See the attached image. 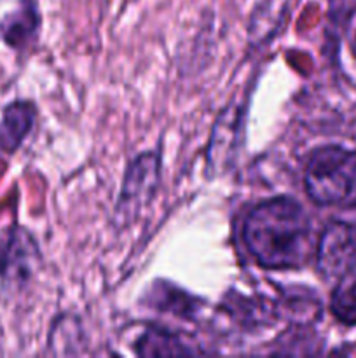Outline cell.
Listing matches in <instances>:
<instances>
[{
    "label": "cell",
    "instance_id": "5b68a950",
    "mask_svg": "<svg viewBox=\"0 0 356 358\" xmlns=\"http://www.w3.org/2000/svg\"><path fill=\"white\" fill-rule=\"evenodd\" d=\"M40 250L27 229L13 227L0 247V280L9 290H21L37 273Z\"/></svg>",
    "mask_w": 356,
    "mask_h": 358
},
{
    "label": "cell",
    "instance_id": "3957f363",
    "mask_svg": "<svg viewBox=\"0 0 356 358\" xmlns=\"http://www.w3.org/2000/svg\"><path fill=\"white\" fill-rule=\"evenodd\" d=\"M161 182L159 152H143L129 163L122 178L121 194L115 206V222L126 227L138 217L156 196Z\"/></svg>",
    "mask_w": 356,
    "mask_h": 358
},
{
    "label": "cell",
    "instance_id": "9c48e42d",
    "mask_svg": "<svg viewBox=\"0 0 356 358\" xmlns=\"http://www.w3.org/2000/svg\"><path fill=\"white\" fill-rule=\"evenodd\" d=\"M87 339L82 324L73 315H61L54 322L49 338V348L54 355H82L86 353Z\"/></svg>",
    "mask_w": 356,
    "mask_h": 358
},
{
    "label": "cell",
    "instance_id": "6da1fadb",
    "mask_svg": "<svg viewBox=\"0 0 356 358\" xmlns=\"http://www.w3.org/2000/svg\"><path fill=\"white\" fill-rule=\"evenodd\" d=\"M243 238L251 257L265 269H293L306 262L311 220L290 196H276L248 212Z\"/></svg>",
    "mask_w": 356,
    "mask_h": 358
},
{
    "label": "cell",
    "instance_id": "ba28073f",
    "mask_svg": "<svg viewBox=\"0 0 356 358\" xmlns=\"http://www.w3.org/2000/svg\"><path fill=\"white\" fill-rule=\"evenodd\" d=\"M35 121V108L27 101H16L9 105L3 112L2 122H0V150L14 152L28 131L31 129Z\"/></svg>",
    "mask_w": 356,
    "mask_h": 358
},
{
    "label": "cell",
    "instance_id": "30bf717a",
    "mask_svg": "<svg viewBox=\"0 0 356 358\" xmlns=\"http://www.w3.org/2000/svg\"><path fill=\"white\" fill-rule=\"evenodd\" d=\"M330 311L339 324L346 327L356 325V275L339 280L330 296Z\"/></svg>",
    "mask_w": 356,
    "mask_h": 358
},
{
    "label": "cell",
    "instance_id": "8fae6325",
    "mask_svg": "<svg viewBox=\"0 0 356 358\" xmlns=\"http://www.w3.org/2000/svg\"><path fill=\"white\" fill-rule=\"evenodd\" d=\"M149 304L159 311L178 315L181 318H192L198 313L199 308V303H194V297L187 296L175 287H170L168 283H161L159 289L154 287Z\"/></svg>",
    "mask_w": 356,
    "mask_h": 358
},
{
    "label": "cell",
    "instance_id": "4fadbf2b",
    "mask_svg": "<svg viewBox=\"0 0 356 358\" xmlns=\"http://www.w3.org/2000/svg\"><path fill=\"white\" fill-rule=\"evenodd\" d=\"M353 45H355V51H356V34H355V44H353Z\"/></svg>",
    "mask_w": 356,
    "mask_h": 358
},
{
    "label": "cell",
    "instance_id": "7a4b0ae2",
    "mask_svg": "<svg viewBox=\"0 0 356 358\" xmlns=\"http://www.w3.org/2000/svg\"><path fill=\"white\" fill-rule=\"evenodd\" d=\"M304 185L313 203L339 206L356 192V152L342 145L318 147L304 171Z\"/></svg>",
    "mask_w": 356,
    "mask_h": 358
},
{
    "label": "cell",
    "instance_id": "7c38bea8",
    "mask_svg": "<svg viewBox=\"0 0 356 358\" xmlns=\"http://www.w3.org/2000/svg\"><path fill=\"white\" fill-rule=\"evenodd\" d=\"M279 308L288 310V318H292L293 325H311L313 327L316 322L321 320V313H323L320 297L311 290H300L297 292V296L288 292Z\"/></svg>",
    "mask_w": 356,
    "mask_h": 358
},
{
    "label": "cell",
    "instance_id": "277c9868",
    "mask_svg": "<svg viewBox=\"0 0 356 358\" xmlns=\"http://www.w3.org/2000/svg\"><path fill=\"white\" fill-rule=\"evenodd\" d=\"M316 266L327 282H339L356 271V226L332 220L321 231L316 248Z\"/></svg>",
    "mask_w": 356,
    "mask_h": 358
},
{
    "label": "cell",
    "instance_id": "52a82bcc",
    "mask_svg": "<svg viewBox=\"0 0 356 358\" xmlns=\"http://www.w3.org/2000/svg\"><path fill=\"white\" fill-rule=\"evenodd\" d=\"M136 353L140 357H164V355H195L205 353L202 350L188 345L180 334L170 332L168 329L150 327L136 341Z\"/></svg>",
    "mask_w": 356,
    "mask_h": 358
},
{
    "label": "cell",
    "instance_id": "8992f818",
    "mask_svg": "<svg viewBox=\"0 0 356 358\" xmlns=\"http://www.w3.org/2000/svg\"><path fill=\"white\" fill-rule=\"evenodd\" d=\"M244 105H229L216 119L208 145V164L212 173H222L232 164L237 140L243 131Z\"/></svg>",
    "mask_w": 356,
    "mask_h": 358
}]
</instances>
